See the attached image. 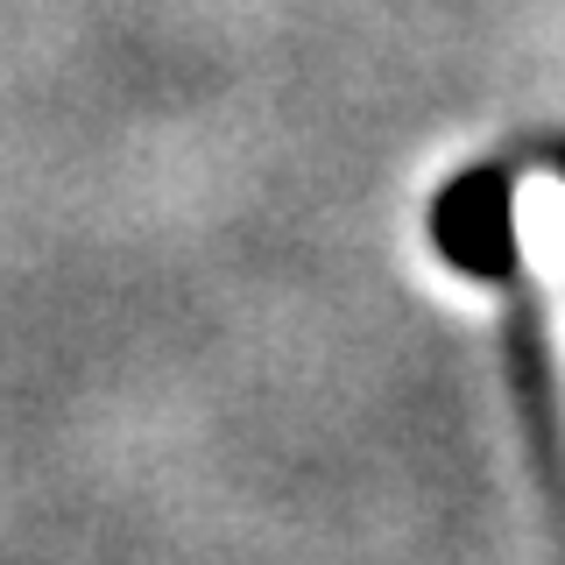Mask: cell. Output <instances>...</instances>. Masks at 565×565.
<instances>
[{
    "label": "cell",
    "mask_w": 565,
    "mask_h": 565,
    "mask_svg": "<svg viewBox=\"0 0 565 565\" xmlns=\"http://www.w3.org/2000/svg\"><path fill=\"white\" fill-rule=\"evenodd\" d=\"M431 241L452 269H467L481 282H516V184H509V170L481 163L438 191Z\"/></svg>",
    "instance_id": "obj_1"
}]
</instances>
